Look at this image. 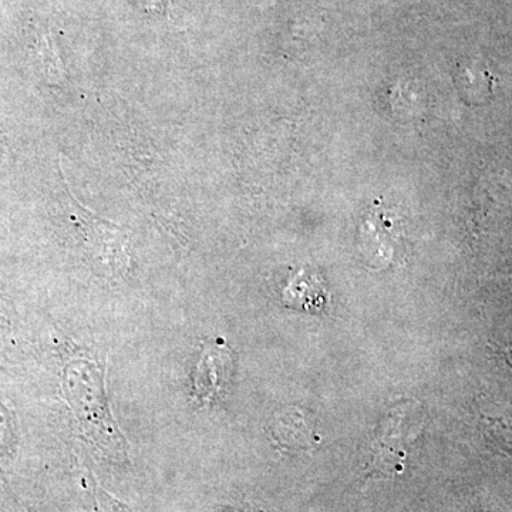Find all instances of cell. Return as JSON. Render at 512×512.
<instances>
[{
  "mask_svg": "<svg viewBox=\"0 0 512 512\" xmlns=\"http://www.w3.org/2000/svg\"><path fill=\"white\" fill-rule=\"evenodd\" d=\"M403 413L394 412L384 423V431L373 446L370 476H394L402 473L407 451L404 450L402 429Z\"/></svg>",
  "mask_w": 512,
  "mask_h": 512,
  "instance_id": "3957f363",
  "label": "cell"
},
{
  "mask_svg": "<svg viewBox=\"0 0 512 512\" xmlns=\"http://www.w3.org/2000/svg\"><path fill=\"white\" fill-rule=\"evenodd\" d=\"M6 325V316L3 313L2 309H0V326Z\"/></svg>",
  "mask_w": 512,
  "mask_h": 512,
  "instance_id": "8992f818",
  "label": "cell"
},
{
  "mask_svg": "<svg viewBox=\"0 0 512 512\" xmlns=\"http://www.w3.org/2000/svg\"><path fill=\"white\" fill-rule=\"evenodd\" d=\"M231 353L224 346H208L202 353L200 363L194 373L195 392L202 402H214L225 389L231 376Z\"/></svg>",
  "mask_w": 512,
  "mask_h": 512,
  "instance_id": "7a4b0ae2",
  "label": "cell"
},
{
  "mask_svg": "<svg viewBox=\"0 0 512 512\" xmlns=\"http://www.w3.org/2000/svg\"><path fill=\"white\" fill-rule=\"evenodd\" d=\"M64 386L89 439L111 456H126V440L111 417L100 367L90 360H73L64 370Z\"/></svg>",
  "mask_w": 512,
  "mask_h": 512,
  "instance_id": "6da1fadb",
  "label": "cell"
},
{
  "mask_svg": "<svg viewBox=\"0 0 512 512\" xmlns=\"http://www.w3.org/2000/svg\"><path fill=\"white\" fill-rule=\"evenodd\" d=\"M104 497H106V495H104ZM103 505L107 512H130L126 507H121L119 503H116V501L111 500L109 497H106V500H103Z\"/></svg>",
  "mask_w": 512,
  "mask_h": 512,
  "instance_id": "5b68a950",
  "label": "cell"
},
{
  "mask_svg": "<svg viewBox=\"0 0 512 512\" xmlns=\"http://www.w3.org/2000/svg\"><path fill=\"white\" fill-rule=\"evenodd\" d=\"M171 0H136V3L140 8L153 12V10H164L170 5Z\"/></svg>",
  "mask_w": 512,
  "mask_h": 512,
  "instance_id": "277c9868",
  "label": "cell"
}]
</instances>
